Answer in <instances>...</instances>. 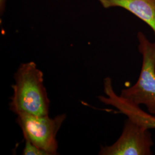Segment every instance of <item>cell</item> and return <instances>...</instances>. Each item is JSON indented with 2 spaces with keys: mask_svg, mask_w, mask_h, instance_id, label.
<instances>
[{
  "mask_svg": "<svg viewBox=\"0 0 155 155\" xmlns=\"http://www.w3.org/2000/svg\"><path fill=\"white\" fill-rule=\"evenodd\" d=\"M16 123L22 130L25 140H28L44 150L48 155L58 154L57 134L66 115L51 118L49 115L35 116L28 114L17 115Z\"/></svg>",
  "mask_w": 155,
  "mask_h": 155,
  "instance_id": "cell-3",
  "label": "cell"
},
{
  "mask_svg": "<svg viewBox=\"0 0 155 155\" xmlns=\"http://www.w3.org/2000/svg\"><path fill=\"white\" fill-rule=\"evenodd\" d=\"M150 129L127 118L114 144L102 147L100 155H150L153 141Z\"/></svg>",
  "mask_w": 155,
  "mask_h": 155,
  "instance_id": "cell-4",
  "label": "cell"
},
{
  "mask_svg": "<svg viewBox=\"0 0 155 155\" xmlns=\"http://www.w3.org/2000/svg\"><path fill=\"white\" fill-rule=\"evenodd\" d=\"M104 92L105 96L98 97L101 102L115 107L119 113L150 130L155 129V116L153 114L148 111H145L140 107V106L117 94L113 89L112 81L110 77L106 78L104 80Z\"/></svg>",
  "mask_w": 155,
  "mask_h": 155,
  "instance_id": "cell-5",
  "label": "cell"
},
{
  "mask_svg": "<svg viewBox=\"0 0 155 155\" xmlns=\"http://www.w3.org/2000/svg\"><path fill=\"white\" fill-rule=\"evenodd\" d=\"M43 73L33 61L20 64L12 86L13 94L10 109L16 115H49L50 101L44 84Z\"/></svg>",
  "mask_w": 155,
  "mask_h": 155,
  "instance_id": "cell-1",
  "label": "cell"
},
{
  "mask_svg": "<svg viewBox=\"0 0 155 155\" xmlns=\"http://www.w3.org/2000/svg\"><path fill=\"white\" fill-rule=\"evenodd\" d=\"M139 51L143 58L139 78L133 86L123 89L120 95L138 105H144L155 114V41L151 42L142 32L137 33Z\"/></svg>",
  "mask_w": 155,
  "mask_h": 155,
  "instance_id": "cell-2",
  "label": "cell"
},
{
  "mask_svg": "<svg viewBox=\"0 0 155 155\" xmlns=\"http://www.w3.org/2000/svg\"><path fill=\"white\" fill-rule=\"evenodd\" d=\"M25 145L22 150L23 155H48V154L36 145L28 140H25Z\"/></svg>",
  "mask_w": 155,
  "mask_h": 155,
  "instance_id": "cell-7",
  "label": "cell"
},
{
  "mask_svg": "<svg viewBox=\"0 0 155 155\" xmlns=\"http://www.w3.org/2000/svg\"><path fill=\"white\" fill-rule=\"evenodd\" d=\"M5 5V0H0V11H1V14L3 13V12L4 11Z\"/></svg>",
  "mask_w": 155,
  "mask_h": 155,
  "instance_id": "cell-8",
  "label": "cell"
},
{
  "mask_svg": "<svg viewBox=\"0 0 155 155\" xmlns=\"http://www.w3.org/2000/svg\"><path fill=\"white\" fill-rule=\"evenodd\" d=\"M98 1L105 8L120 7L130 12L150 27L155 37V0Z\"/></svg>",
  "mask_w": 155,
  "mask_h": 155,
  "instance_id": "cell-6",
  "label": "cell"
}]
</instances>
